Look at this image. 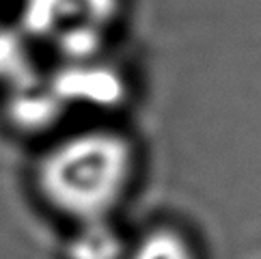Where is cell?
Returning <instances> with one entry per match:
<instances>
[{"instance_id":"6da1fadb","label":"cell","mask_w":261,"mask_h":259,"mask_svg":"<svg viewBox=\"0 0 261 259\" xmlns=\"http://www.w3.org/2000/svg\"><path fill=\"white\" fill-rule=\"evenodd\" d=\"M134 171L132 141L117 130L91 127L48 147L37 164V186L57 212L89 223L119 205Z\"/></svg>"},{"instance_id":"7a4b0ae2","label":"cell","mask_w":261,"mask_h":259,"mask_svg":"<svg viewBox=\"0 0 261 259\" xmlns=\"http://www.w3.org/2000/svg\"><path fill=\"white\" fill-rule=\"evenodd\" d=\"M119 15L121 0H22L20 31L61 63H87L101 57Z\"/></svg>"},{"instance_id":"3957f363","label":"cell","mask_w":261,"mask_h":259,"mask_svg":"<svg viewBox=\"0 0 261 259\" xmlns=\"http://www.w3.org/2000/svg\"><path fill=\"white\" fill-rule=\"evenodd\" d=\"M50 82L65 106L82 104L108 108L117 106L125 97L123 76L99 59L87 63H63Z\"/></svg>"},{"instance_id":"277c9868","label":"cell","mask_w":261,"mask_h":259,"mask_svg":"<svg viewBox=\"0 0 261 259\" xmlns=\"http://www.w3.org/2000/svg\"><path fill=\"white\" fill-rule=\"evenodd\" d=\"M7 91V115L11 119V123L17 130H24V132L48 130L59 121L61 113L67 108L54 91L52 82L35 78V73Z\"/></svg>"},{"instance_id":"5b68a950","label":"cell","mask_w":261,"mask_h":259,"mask_svg":"<svg viewBox=\"0 0 261 259\" xmlns=\"http://www.w3.org/2000/svg\"><path fill=\"white\" fill-rule=\"evenodd\" d=\"M71 259H121L123 244L119 234L106 218L80 223V229L69 242Z\"/></svg>"},{"instance_id":"8992f818","label":"cell","mask_w":261,"mask_h":259,"mask_svg":"<svg viewBox=\"0 0 261 259\" xmlns=\"http://www.w3.org/2000/svg\"><path fill=\"white\" fill-rule=\"evenodd\" d=\"M33 76L26 35L20 29L0 26V85L11 89L17 82Z\"/></svg>"},{"instance_id":"52a82bcc","label":"cell","mask_w":261,"mask_h":259,"mask_svg":"<svg viewBox=\"0 0 261 259\" xmlns=\"http://www.w3.org/2000/svg\"><path fill=\"white\" fill-rule=\"evenodd\" d=\"M129 259H192L186 240L175 231L158 229L136 244Z\"/></svg>"}]
</instances>
